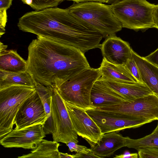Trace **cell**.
I'll return each instance as SVG.
<instances>
[{
    "instance_id": "cell-1",
    "label": "cell",
    "mask_w": 158,
    "mask_h": 158,
    "mask_svg": "<svg viewBox=\"0 0 158 158\" xmlns=\"http://www.w3.org/2000/svg\"><path fill=\"white\" fill-rule=\"evenodd\" d=\"M28 50L27 72L35 85L57 89L77 73L90 67L84 53L58 41L37 36Z\"/></svg>"
},
{
    "instance_id": "cell-2",
    "label": "cell",
    "mask_w": 158,
    "mask_h": 158,
    "mask_svg": "<svg viewBox=\"0 0 158 158\" xmlns=\"http://www.w3.org/2000/svg\"><path fill=\"white\" fill-rule=\"evenodd\" d=\"M17 26L23 31L69 45L84 53L99 48L104 37L67 8L53 7L26 13L19 18Z\"/></svg>"
},
{
    "instance_id": "cell-3",
    "label": "cell",
    "mask_w": 158,
    "mask_h": 158,
    "mask_svg": "<svg viewBox=\"0 0 158 158\" xmlns=\"http://www.w3.org/2000/svg\"><path fill=\"white\" fill-rule=\"evenodd\" d=\"M67 9L75 17L101 33L104 37L115 35L123 28L110 5L95 2H74Z\"/></svg>"
},
{
    "instance_id": "cell-4",
    "label": "cell",
    "mask_w": 158,
    "mask_h": 158,
    "mask_svg": "<svg viewBox=\"0 0 158 158\" xmlns=\"http://www.w3.org/2000/svg\"><path fill=\"white\" fill-rule=\"evenodd\" d=\"M101 76L99 68H87L63 83L57 90L64 101L86 110L93 109L91 92L95 82Z\"/></svg>"
},
{
    "instance_id": "cell-5",
    "label": "cell",
    "mask_w": 158,
    "mask_h": 158,
    "mask_svg": "<svg viewBox=\"0 0 158 158\" xmlns=\"http://www.w3.org/2000/svg\"><path fill=\"white\" fill-rule=\"evenodd\" d=\"M154 5L146 0H123L110 6L123 27L136 30L153 27Z\"/></svg>"
},
{
    "instance_id": "cell-6",
    "label": "cell",
    "mask_w": 158,
    "mask_h": 158,
    "mask_svg": "<svg viewBox=\"0 0 158 158\" xmlns=\"http://www.w3.org/2000/svg\"><path fill=\"white\" fill-rule=\"evenodd\" d=\"M35 91L34 88L20 85L0 89V139L13 130L19 109Z\"/></svg>"
},
{
    "instance_id": "cell-7",
    "label": "cell",
    "mask_w": 158,
    "mask_h": 158,
    "mask_svg": "<svg viewBox=\"0 0 158 158\" xmlns=\"http://www.w3.org/2000/svg\"><path fill=\"white\" fill-rule=\"evenodd\" d=\"M95 109L124 118L158 120V97L152 94L131 102Z\"/></svg>"
},
{
    "instance_id": "cell-8",
    "label": "cell",
    "mask_w": 158,
    "mask_h": 158,
    "mask_svg": "<svg viewBox=\"0 0 158 158\" xmlns=\"http://www.w3.org/2000/svg\"><path fill=\"white\" fill-rule=\"evenodd\" d=\"M51 109L55 129L52 135L53 140L65 144L69 141L78 143V135L74 130L64 100L56 89L53 90Z\"/></svg>"
},
{
    "instance_id": "cell-9",
    "label": "cell",
    "mask_w": 158,
    "mask_h": 158,
    "mask_svg": "<svg viewBox=\"0 0 158 158\" xmlns=\"http://www.w3.org/2000/svg\"><path fill=\"white\" fill-rule=\"evenodd\" d=\"M74 130L91 147L97 143L103 134L85 110L64 101Z\"/></svg>"
},
{
    "instance_id": "cell-10",
    "label": "cell",
    "mask_w": 158,
    "mask_h": 158,
    "mask_svg": "<svg viewBox=\"0 0 158 158\" xmlns=\"http://www.w3.org/2000/svg\"><path fill=\"white\" fill-rule=\"evenodd\" d=\"M86 111L99 127L103 134L113 131L117 132L126 129L138 127L154 121L121 117L95 109Z\"/></svg>"
},
{
    "instance_id": "cell-11",
    "label": "cell",
    "mask_w": 158,
    "mask_h": 158,
    "mask_svg": "<svg viewBox=\"0 0 158 158\" xmlns=\"http://www.w3.org/2000/svg\"><path fill=\"white\" fill-rule=\"evenodd\" d=\"M43 125L37 124L20 130L14 129L0 139L5 148H21L34 149L45 136Z\"/></svg>"
},
{
    "instance_id": "cell-12",
    "label": "cell",
    "mask_w": 158,
    "mask_h": 158,
    "mask_svg": "<svg viewBox=\"0 0 158 158\" xmlns=\"http://www.w3.org/2000/svg\"><path fill=\"white\" fill-rule=\"evenodd\" d=\"M43 104L35 91L23 103L16 115L15 129L20 130L37 124L43 125L48 119Z\"/></svg>"
},
{
    "instance_id": "cell-13",
    "label": "cell",
    "mask_w": 158,
    "mask_h": 158,
    "mask_svg": "<svg viewBox=\"0 0 158 158\" xmlns=\"http://www.w3.org/2000/svg\"><path fill=\"white\" fill-rule=\"evenodd\" d=\"M99 48L103 58L114 64L125 65L131 57L129 43L115 35L107 37Z\"/></svg>"
},
{
    "instance_id": "cell-14",
    "label": "cell",
    "mask_w": 158,
    "mask_h": 158,
    "mask_svg": "<svg viewBox=\"0 0 158 158\" xmlns=\"http://www.w3.org/2000/svg\"><path fill=\"white\" fill-rule=\"evenodd\" d=\"M127 101L122 96L108 87L99 79L91 90L90 102L93 109Z\"/></svg>"
},
{
    "instance_id": "cell-15",
    "label": "cell",
    "mask_w": 158,
    "mask_h": 158,
    "mask_svg": "<svg viewBox=\"0 0 158 158\" xmlns=\"http://www.w3.org/2000/svg\"><path fill=\"white\" fill-rule=\"evenodd\" d=\"M126 146L125 137L117 132L103 134L98 142L91 147L93 152L99 158L109 157L118 149Z\"/></svg>"
},
{
    "instance_id": "cell-16",
    "label": "cell",
    "mask_w": 158,
    "mask_h": 158,
    "mask_svg": "<svg viewBox=\"0 0 158 158\" xmlns=\"http://www.w3.org/2000/svg\"><path fill=\"white\" fill-rule=\"evenodd\" d=\"M102 81L108 87L122 96L127 101L131 102L153 94L144 83H127Z\"/></svg>"
},
{
    "instance_id": "cell-17",
    "label": "cell",
    "mask_w": 158,
    "mask_h": 158,
    "mask_svg": "<svg viewBox=\"0 0 158 158\" xmlns=\"http://www.w3.org/2000/svg\"><path fill=\"white\" fill-rule=\"evenodd\" d=\"M99 68L101 74L99 79L102 80L127 83L138 82L125 65L114 64L103 58Z\"/></svg>"
},
{
    "instance_id": "cell-18",
    "label": "cell",
    "mask_w": 158,
    "mask_h": 158,
    "mask_svg": "<svg viewBox=\"0 0 158 158\" xmlns=\"http://www.w3.org/2000/svg\"><path fill=\"white\" fill-rule=\"evenodd\" d=\"M131 53V57L136 63L143 82L158 97V67L140 56L132 49Z\"/></svg>"
},
{
    "instance_id": "cell-19",
    "label": "cell",
    "mask_w": 158,
    "mask_h": 158,
    "mask_svg": "<svg viewBox=\"0 0 158 158\" xmlns=\"http://www.w3.org/2000/svg\"><path fill=\"white\" fill-rule=\"evenodd\" d=\"M27 60H24L15 50H5L0 52V70L21 73L27 71Z\"/></svg>"
},
{
    "instance_id": "cell-20",
    "label": "cell",
    "mask_w": 158,
    "mask_h": 158,
    "mask_svg": "<svg viewBox=\"0 0 158 158\" xmlns=\"http://www.w3.org/2000/svg\"><path fill=\"white\" fill-rule=\"evenodd\" d=\"M15 85L35 87L32 78L27 71L15 73L0 70V89Z\"/></svg>"
},
{
    "instance_id": "cell-21",
    "label": "cell",
    "mask_w": 158,
    "mask_h": 158,
    "mask_svg": "<svg viewBox=\"0 0 158 158\" xmlns=\"http://www.w3.org/2000/svg\"><path fill=\"white\" fill-rule=\"evenodd\" d=\"M58 142L43 139L37 147L27 154L18 156V158H59Z\"/></svg>"
},
{
    "instance_id": "cell-22",
    "label": "cell",
    "mask_w": 158,
    "mask_h": 158,
    "mask_svg": "<svg viewBox=\"0 0 158 158\" xmlns=\"http://www.w3.org/2000/svg\"><path fill=\"white\" fill-rule=\"evenodd\" d=\"M126 146L137 150L139 148L147 147L158 148V124L156 128L150 134L143 138L133 139L125 137Z\"/></svg>"
},
{
    "instance_id": "cell-23",
    "label": "cell",
    "mask_w": 158,
    "mask_h": 158,
    "mask_svg": "<svg viewBox=\"0 0 158 158\" xmlns=\"http://www.w3.org/2000/svg\"><path fill=\"white\" fill-rule=\"evenodd\" d=\"M35 88L40 98L48 118L51 114L53 89L39 84H35Z\"/></svg>"
},
{
    "instance_id": "cell-24",
    "label": "cell",
    "mask_w": 158,
    "mask_h": 158,
    "mask_svg": "<svg viewBox=\"0 0 158 158\" xmlns=\"http://www.w3.org/2000/svg\"><path fill=\"white\" fill-rule=\"evenodd\" d=\"M23 3L29 6L36 11L55 7L64 0H21Z\"/></svg>"
},
{
    "instance_id": "cell-25",
    "label": "cell",
    "mask_w": 158,
    "mask_h": 158,
    "mask_svg": "<svg viewBox=\"0 0 158 158\" xmlns=\"http://www.w3.org/2000/svg\"><path fill=\"white\" fill-rule=\"evenodd\" d=\"M139 157L140 158H158V148L147 147L137 150Z\"/></svg>"
},
{
    "instance_id": "cell-26",
    "label": "cell",
    "mask_w": 158,
    "mask_h": 158,
    "mask_svg": "<svg viewBox=\"0 0 158 158\" xmlns=\"http://www.w3.org/2000/svg\"><path fill=\"white\" fill-rule=\"evenodd\" d=\"M125 65L138 82L144 83L138 67L132 58L131 57V58L128 60Z\"/></svg>"
},
{
    "instance_id": "cell-27",
    "label": "cell",
    "mask_w": 158,
    "mask_h": 158,
    "mask_svg": "<svg viewBox=\"0 0 158 158\" xmlns=\"http://www.w3.org/2000/svg\"><path fill=\"white\" fill-rule=\"evenodd\" d=\"M66 144L68 147L69 150L71 152H81L87 153L92 151L91 149L88 148L86 147L78 145L77 143L73 141H69Z\"/></svg>"
},
{
    "instance_id": "cell-28",
    "label": "cell",
    "mask_w": 158,
    "mask_h": 158,
    "mask_svg": "<svg viewBox=\"0 0 158 158\" xmlns=\"http://www.w3.org/2000/svg\"><path fill=\"white\" fill-rule=\"evenodd\" d=\"M6 10L0 9V37L5 31V27L7 21Z\"/></svg>"
},
{
    "instance_id": "cell-29",
    "label": "cell",
    "mask_w": 158,
    "mask_h": 158,
    "mask_svg": "<svg viewBox=\"0 0 158 158\" xmlns=\"http://www.w3.org/2000/svg\"><path fill=\"white\" fill-rule=\"evenodd\" d=\"M144 57L148 61L158 67V48Z\"/></svg>"
},
{
    "instance_id": "cell-30",
    "label": "cell",
    "mask_w": 158,
    "mask_h": 158,
    "mask_svg": "<svg viewBox=\"0 0 158 158\" xmlns=\"http://www.w3.org/2000/svg\"><path fill=\"white\" fill-rule=\"evenodd\" d=\"M74 158H99L92 151L86 153L81 152H77L74 154Z\"/></svg>"
},
{
    "instance_id": "cell-31",
    "label": "cell",
    "mask_w": 158,
    "mask_h": 158,
    "mask_svg": "<svg viewBox=\"0 0 158 158\" xmlns=\"http://www.w3.org/2000/svg\"><path fill=\"white\" fill-rule=\"evenodd\" d=\"M153 16L154 23L153 27L158 29V4L155 5L153 9Z\"/></svg>"
},
{
    "instance_id": "cell-32",
    "label": "cell",
    "mask_w": 158,
    "mask_h": 158,
    "mask_svg": "<svg viewBox=\"0 0 158 158\" xmlns=\"http://www.w3.org/2000/svg\"><path fill=\"white\" fill-rule=\"evenodd\" d=\"M138 153H131L128 151L125 152L123 154L116 155L114 158H138Z\"/></svg>"
},
{
    "instance_id": "cell-33",
    "label": "cell",
    "mask_w": 158,
    "mask_h": 158,
    "mask_svg": "<svg viewBox=\"0 0 158 158\" xmlns=\"http://www.w3.org/2000/svg\"><path fill=\"white\" fill-rule=\"evenodd\" d=\"M13 0H0V9L7 10L12 5Z\"/></svg>"
},
{
    "instance_id": "cell-34",
    "label": "cell",
    "mask_w": 158,
    "mask_h": 158,
    "mask_svg": "<svg viewBox=\"0 0 158 158\" xmlns=\"http://www.w3.org/2000/svg\"><path fill=\"white\" fill-rule=\"evenodd\" d=\"M72 1L76 3L84 2H98L102 3H106V0H67Z\"/></svg>"
},
{
    "instance_id": "cell-35",
    "label": "cell",
    "mask_w": 158,
    "mask_h": 158,
    "mask_svg": "<svg viewBox=\"0 0 158 158\" xmlns=\"http://www.w3.org/2000/svg\"><path fill=\"white\" fill-rule=\"evenodd\" d=\"M59 158H74V155H70L67 153H63L59 152Z\"/></svg>"
},
{
    "instance_id": "cell-36",
    "label": "cell",
    "mask_w": 158,
    "mask_h": 158,
    "mask_svg": "<svg viewBox=\"0 0 158 158\" xmlns=\"http://www.w3.org/2000/svg\"><path fill=\"white\" fill-rule=\"evenodd\" d=\"M123 0H106V3L112 4Z\"/></svg>"
},
{
    "instance_id": "cell-37",
    "label": "cell",
    "mask_w": 158,
    "mask_h": 158,
    "mask_svg": "<svg viewBox=\"0 0 158 158\" xmlns=\"http://www.w3.org/2000/svg\"><path fill=\"white\" fill-rule=\"evenodd\" d=\"M1 44H0V52H1L3 50H5V49L7 48V46L5 45H3V44L1 42H0Z\"/></svg>"
}]
</instances>
